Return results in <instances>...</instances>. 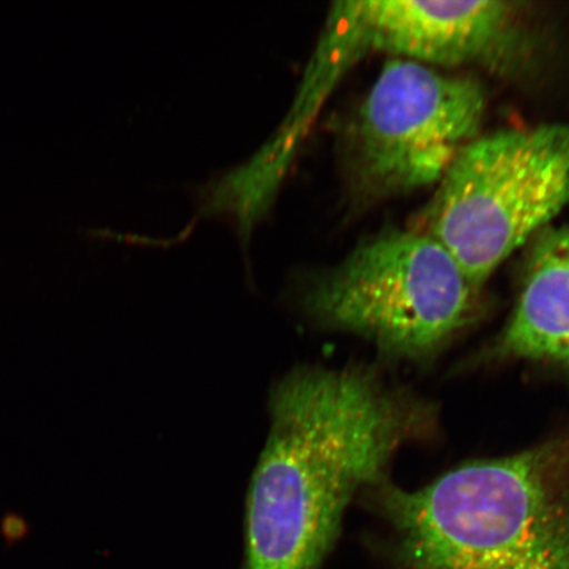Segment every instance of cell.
I'll list each match as a JSON object with an SVG mask.
<instances>
[{"instance_id":"7","label":"cell","mask_w":569,"mask_h":569,"mask_svg":"<svg viewBox=\"0 0 569 569\" xmlns=\"http://www.w3.org/2000/svg\"><path fill=\"white\" fill-rule=\"evenodd\" d=\"M521 293L496 351L569 367V224L530 241Z\"/></svg>"},{"instance_id":"5","label":"cell","mask_w":569,"mask_h":569,"mask_svg":"<svg viewBox=\"0 0 569 569\" xmlns=\"http://www.w3.org/2000/svg\"><path fill=\"white\" fill-rule=\"evenodd\" d=\"M487 97L471 77L389 59L340 132L356 201L438 187L481 134Z\"/></svg>"},{"instance_id":"6","label":"cell","mask_w":569,"mask_h":569,"mask_svg":"<svg viewBox=\"0 0 569 569\" xmlns=\"http://www.w3.org/2000/svg\"><path fill=\"white\" fill-rule=\"evenodd\" d=\"M518 7L503 0H359L333 6L329 24L355 62L380 52L438 69L505 71L518 66L528 47Z\"/></svg>"},{"instance_id":"2","label":"cell","mask_w":569,"mask_h":569,"mask_svg":"<svg viewBox=\"0 0 569 569\" xmlns=\"http://www.w3.org/2000/svg\"><path fill=\"white\" fill-rule=\"evenodd\" d=\"M377 487L408 569H569V440Z\"/></svg>"},{"instance_id":"3","label":"cell","mask_w":569,"mask_h":569,"mask_svg":"<svg viewBox=\"0 0 569 569\" xmlns=\"http://www.w3.org/2000/svg\"><path fill=\"white\" fill-rule=\"evenodd\" d=\"M480 288L421 229L362 241L337 267L305 276L298 298L319 326L367 338L393 358L431 356L471 322Z\"/></svg>"},{"instance_id":"8","label":"cell","mask_w":569,"mask_h":569,"mask_svg":"<svg viewBox=\"0 0 569 569\" xmlns=\"http://www.w3.org/2000/svg\"><path fill=\"white\" fill-rule=\"evenodd\" d=\"M32 525L24 516L17 511H7L0 518V538H2L7 550L23 543L31 537Z\"/></svg>"},{"instance_id":"1","label":"cell","mask_w":569,"mask_h":569,"mask_svg":"<svg viewBox=\"0 0 569 569\" xmlns=\"http://www.w3.org/2000/svg\"><path fill=\"white\" fill-rule=\"evenodd\" d=\"M249 489L243 569H320L351 498L379 486L427 411L365 368L303 367L276 383Z\"/></svg>"},{"instance_id":"4","label":"cell","mask_w":569,"mask_h":569,"mask_svg":"<svg viewBox=\"0 0 569 569\" xmlns=\"http://www.w3.org/2000/svg\"><path fill=\"white\" fill-rule=\"evenodd\" d=\"M569 203V124L480 134L437 187L421 229L480 288Z\"/></svg>"}]
</instances>
